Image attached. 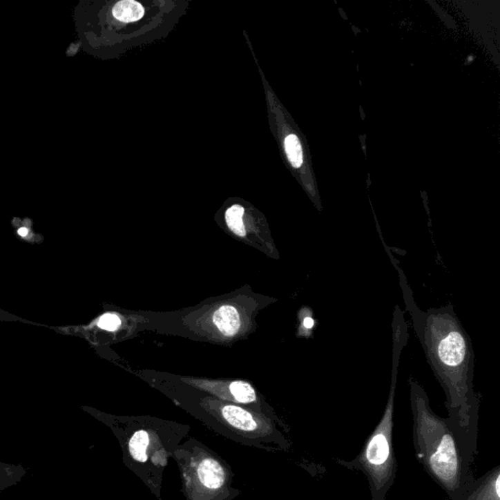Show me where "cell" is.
Instances as JSON below:
<instances>
[{
  "label": "cell",
  "instance_id": "1",
  "mask_svg": "<svg viewBox=\"0 0 500 500\" xmlns=\"http://www.w3.org/2000/svg\"><path fill=\"white\" fill-rule=\"evenodd\" d=\"M389 256L400 273L405 308L412 317L415 334L445 394L448 423L466 459L473 463L478 450L480 401L474 391L475 354L470 336L455 314L454 306L421 310L415 303L402 269L392 256Z\"/></svg>",
  "mask_w": 500,
  "mask_h": 500
},
{
  "label": "cell",
  "instance_id": "2",
  "mask_svg": "<svg viewBox=\"0 0 500 500\" xmlns=\"http://www.w3.org/2000/svg\"><path fill=\"white\" fill-rule=\"evenodd\" d=\"M409 384L415 455L448 499L455 500L474 477L472 463L466 459L447 419L439 416L431 409L423 387L412 377H410Z\"/></svg>",
  "mask_w": 500,
  "mask_h": 500
},
{
  "label": "cell",
  "instance_id": "3",
  "mask_svg": "<svg viewBox=\"0 0 500 500\" xmlns=\"http://www.w3.org/2000/svg\"><path fill=\"white\" fill-rule=\"evenodd\" d=\"M392 374L388 400L381 421L365 439L362 450L352 461L337 459L338 465L364 474L369 482L372 500H386L397 476L394 452V412L401 355L409 340V327L402 309L396 306L392 322Z\"/></svg>",
  "mask_w": 500,
  "mask_h": 500
},
{
  "label": "cell",
  "instance_id": "4",
  "mask_svg": "<svg viewBox=\"0 0 500 500\" xmlns=\"http://www.w3.org/2000/svg\"><path fill=\"white\" fill-rule=\"evenodd\" d=\"M455 500H500V465L472 478Z\"/></svg>",
  "mask_w": 500,
  "mask_h": 500
},
{
  "label": "cell",
  "instance_id": "5",
  "mask_svg": "<svg viewBox=\"0 0 500 500\" xmlns=\"http://www.w3.org/2000/svg\"><path fill=\"white\" fill-rule=\"evenodd\" d=\"M198 474L200 482L209 489H219L225 482L223 467L215 459H206L200 462Z\"/></svg>",
  "mask_w": 500,
  "mask_h": 500
},
{
  "label": "cell",
  "instance_id": "6",
  "mask_svg": "<svg viewBox=\"0 0 500 500\" xmlns=\"http://www.w3.org/2000/svg\"><path fill=\"white\" fill-rule=\"evenodd\" d=\"M213 322L222 334L227 336H233L240 329V314L231 306H223L214 313Z\"/></svg>",
  "mask_w": 500,
  "mask_h": 500
},
{
  "label": "cell",
  "instance_id": "7",
  "mask_svg": "<svg viewBox=\"0 0 500 500\" xmlns=\"http://www.w3.org/2000/svg\"><path fill=\"white\" fill-rule=\"evenodd\" d=\"M222 414L229 424L242 431L256 430L257 423L252 415L242 407L226 405L222 409Z\"/></svg>",
  "mask_w": 500,
  "mask_h": 500
},
{
  "label": "cell",
  "instance_id": "8",
  "mask_svg": "<svg viewBox=\"0 0 500 500\" xmlns=\"http://www.w3.org/2000/svg\"><path fill=\"white\" fill-rule=\"evenodd\" d=\"M112 14L114 18L120 22H136L143 18L145 9L134 0H122L113 7Z\"/></svg>",
  "mask_w": 500,
  "mask_h": 500
},
{
  "label": "cell",
  "instance_id": "9",
  "mask_svg": "<svg viewBox=\"0 0 500 500\" xmlns=\"http://www.w3.org/2000/svg\"><path fill=\"white\" fill-rule=\"evenodd\" d=\"M150 438L146 431L140 430L133 434L129 441L128 448L131 456L137 461H147V449Z\"/></svg>",
  "mask_w": 500,
  "mask_h": 500
},
{
  "label": "cell",
  "instance_id": "10",
  "mask_svg": "<svg viewBox=\"0 0 500 500\" xmlns=\"http://www.w3.org/2000/svg\"><path fill=\"white\" fill-rule=\"evenodd\" d=\"M244 209L242 205L235 204L226 211V222L229 229L239 237H244L245 228L242 217H244Z\"/></svg>",
  "mask_w": 500,
  "mask_h": 500
},
{
  "label": "cell",
  "instance_id": "11",
  "mask_svg": "<svg viewBox=\"0 0 500 500\" xmlns=\"http://www.w3.org/2000/svg\"><path fill=\"white\" fill-rule=\"evenodd\" d=\"M230 392L237 402L249 404L256 400V394L251 385L244 381H235L231 383Z\"/></svg>",
  "mask_w": 500,
  "mask_h": 500
},
{
  "label": "cell",
  "instance_id": "12",
  "mask_svg": "<svg viewBox=\"0 0 500 500\" xmlns=\"http://www.w3.org/2000/svg\"><path fill=\"white\" fill-rule=\"evenodd\" d=\"M285 148L292 166L296 169L300 167L303 162V153H302L300 142L294 134H290L285 138Z\"/></svg>",
  "mask_w": 500,
  "mask_h": 500
},
{
  "label": "cell",
  "instance_id": "13",
  "mask_svg": "<svg viewBox=\"0 0 500 500\" xmlns=\"http://www.w3.org/2000/svg\"><path fill=\"white\" fill-rule=\"evenodd\" d=\"M120 324H122L120 318L117 315H113V314L104 315L98 323V325L101 329L110 330V331H115V330L119 329Z\"/></svg>",
  "mask_w": 500,
  "mask_h": 500
},
{
  "label": "cell",
  "instance_id": "14",
  "mask_svg": "<svg viewBox=\"0 0 500 500\" xmlns=\"http://www.w3.org/2000/svg\"><path fill=\"white\" fill-rule=\"evenodd\" d=\"M305 313L306 315H304L303 318H302L301 325L302 327H303L304 330L306 331L305 336H310L314 331V329H315L316 325H317V322H316L315 318H314L312 311L310 310V308H306Z\"/></svg>",
  "mask_w": 500,
  "mask_h": 500
},
{
  "label": "cell",
  "instance_id": "15",
  "mask_svg": "<svg viewBox=\"0 0 500 500\" xmlns=\"http://www.w3.org/2000/svg\"><path fill=\"white\" fill-rule=\"evenodd\" d=\"M18 233H19V235H22V237H23V235H27L28 229L27 228L19 229Z\"/></svg>",
  "mask_w": 500,
  "mask_h": 500
}]
</instances>
